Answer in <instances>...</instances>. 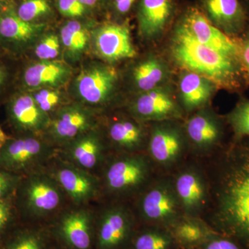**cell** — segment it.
Returning a JSON list of instances; mask_svg holds the SVG:
<instances>
[{"label": "cell", "mask_w": 249, "mask_h": 249, "mask_svg": "<svg viewBox=\"0 0 249 249\" xmlns=\"http://www.w3.org/2000/svg\"><path fill=\"white\" fill-rule=\"evenodd\" d=\"M155 170L144 152L119 153L108 160L101 188L113 197L123 199L139 196L155 178Z\"/></svg>", "instance_id": "3"}, {"label": "cell", "mask_w": 249, "mask_h": 249, "mask_svg": "<svg viewBox=\"0 0 249 249\" xmlns=\"http://www.w3.org/2000/svg\"><path fill=\"white\" fill-rule=\"evenodd\" d=\"M207 159L210 198L201 218L249 249V139H231Z\"/></svg>", "instance_id": "1"}, {"label": "cell", "mask_w": 249, "mask_h": 249, "mask_svg": "<svg viewBox=\"0 0 249 249\" xmlns=\"http://www.w3.org/2000/svg\"><path fill=\"white\" fill-rule=\"evenodd\" d=\"M225 119L202 108L195 111L183 126L190 152L197 158H207L224 145Z\"/></svg>", "instance_id": "7"}, {"label": "cell", "mask_w": 249, "mask_h": 249, "mask_svg": "<svg viewBox=\"0 0 249 249\" xmlns=\"http://www.w3.org/2000/svg\"><path fill=\"white\" fill-rule=\"evenodd\" d=\"M71 69L62 62L42 60L28 67L24 81L32 89L55 88L65 84L71 76Z\"/></svg>", "instance_id": "24"}, {"label": "cell", "mask_w": 249, "mask_h": 249, "mask_svg": "<svg viewBox=\"0 0 249 249\" xmlns=\"http://www.w3.org/2000/svg\"><path fill=\"white\" fill-rule=\"evenodd\" d=\"M85 6H93L96 4L98 0H80Z\"/></svg>", "instance_id": "42"}, {"label": "cell", "mask_w": 249, "mask_h": 249, "mask_svg": "<svg viewBox=\"0 0 249 249\" xmlns=\"http://www.w3.org/2000/svg\"><path fill=\"white\" fill-rule=\"evenodd\" d=\"M88 31L80 22L70 21L60 31V42L70 57L78 58L88 48Z\"/></svg>", "instance_id": "28"}, {"label": "cell", "mask_w": 249, "mask_h": 249, "mask_svg": "<svg viewBox=\"0 0 249 249\" xmlns=\"http://www.w3.org/2000/svg\"><path fill=\"white\" fill-rule=\"evenodd\" d=\"M11 214V206L6 199L0 200V231L9 222Z\"/></svg>", "instance_id": "39"}, {"label": "cell", "mask_w": 249, "mask_h": 249, "mask_svg": "<svg viewBox=\"0 0 249 249\" xmlns=\"http://www.w3.org/2000/svg\"><path fill=\"white\" fill-rule=\"evenodd\" d=\"M5 78V71L1 67H0V86L2 84Z\"/></svg>", "instance_id": "44"}, {"label": "cell", "mask_w": 249, "mask_h": 249, "mask_svg": "<svg viewBox=\"0 0 249 249\" xmlns=\"http://www.w3.org/2000/svg\"><path fill=\"white\" fill-rule=\"evenodd\" d=\"M168 76V67L163 60L156 56L142 60L136 65L132 72L134 87L141 93L160 88Z\"/></svg>", "instance_id": "26"}, {"label": "cell", "mask_w": 249, "mask_h": 249, "mask_svg": "<svg viewBox=\"0 0 249 249\" xmlns=\"http://www.w3.org/2000/svg\"><path fill=\"white\" fill-rule=\"evenodd\" d=\"M32 96L41 110L50 117H52V114L54 115L60 108L63 107L61 106L63 97L61 93L55 88L37 89Z\"/></svg>", "instance_id": "31"}, {"label": "cell", "mask_w": 249, "mask_h": 249, "mask_svg": "<svg viewBox=\"0 0 249 249\" xmlns=\"http://www.w3.org/2000/svg\"><path fill=\"white\" fill-rule=\"evenodd\" d=\"M50 11L47 0H26L19 6L18 16L23 20L31 22Z\"/></svg>", "instance_id": "32"}, {"label": "cell", "mask_w": 249, "mask_h": 249, "mask_svg": "<svg viewBox=\"0 0 249 249\" xmlns=\"http://www.w3.org/2000/svg\"><path fill=\"white\" fill-rule=\"evenodd\" d=\"M224 119L231 129L232 139H249V98H240Z\"/></svg>", "instance_id": "30"}, {"label": "cell", "mask_w": 249, "mask_h": 249, "mask_svg": "<svg viewBox=\"0 0 249 249\" xmlns=\"http://www.w3.org/2000/svg\"><path fill=\"white\" fill-rule=\"evenodd\" d=\"M118 83L113 67L93 63L85 67L75 80L73 88L77 98L92 107L104 106L112 98Z\"/></svg>", "instance_id": "10"}, {"label": "cell", "mask_w": 249, "mask_h": 249, "mask_svg": "<svg viewBox=\"0 0 249 249\" xmlns=\"http://www.w3.org/2000/svg\"><path fill=\"white\" fill-rule=\"evenodd\" d=\"M19 177L4 169L0 170V200L6 199L19 182Z\"/></svg>", "instance_id": "38"}, {"label": "cell", "mask_w": 249, "mask_h": 249, "mask_svg": "<svg viewBox=\"0 0 249 249\" xmlns=\"http://www.w3.org/2000/svg\"><path fill=\"white\" fill-rule=\"evenodd\" d=\"M64 193L53 176L45 173L34 174L24 186V206L33 217H44L60 207Z\"/></svg>", "instance_id": "13"}, {"label": "cell", "mask_w": 249, "mask_h": 249, "mask_svg": "<svg viewBox=\"0 0 249 249\" xmlns=\"http://www.w3.org/2000/svg\"><path fill=\"white\" fill-rule=\"evenodd\" d=\"M53 177L64 193L78 205L95 199L101 188V183L92 174L66 161L58 165Z\"/></svg>", "instance_id": "15"}, {"label": "cell", "mask_w": 249, "mask_h": 249, "mask_svg": "<svg viewBox=\"0 0 249 249\" xmlns=\"http://www.w3.org/2000/svg\"><path fill=\"white\" fill-rule=\"evenodd\" d=\"M173 11V0H141L138 13L141 34L149 40L160 36Z\"/></svg>", "instance_id": "22"}, {"label": "cell", "mask_w": 249, "mask_h": 249, "mask_svg": "<svg viewBox=\"0 0 249 249\" xmlns=\"http://www.w3.org/2000/svg\"><path fill=\"white\" fill-rule=\"evenodd\" d=\"M182 21L198 42L226 55L240 58L235 40L214 26L199 10H188Z\"/></svg>", "instance_id": "17"}, {"label": "cell", "mask_w": 249, "mask_h": 249, "mask_svg": "<svg viewBox=\"0 0 249 249\" xmlns=\"http://www.w3.org/2000/svg\"><path fill=\"white\" fill-rule=\"evenodd\" d=\"M202 4L210 22L232 38L242 35L249 25L242 0H203Z\"/></svg>", "instance_id": "16"}, {"label": "cell", "mask_w": 249, "mask_h": 249, "mask_svg": "<svg viewBox=\"0 0 249 249\" xmlns=\"http://www.w3.org/2000/svg\"><path fill=\"white\" fill-rule=\"evenodd\" d=\"M54 155L53 145L38 137L9 139L0 148V168L10 172L37 168Z\"/></svg>", "instance_id": "8"}, {"label": "cell", "mask_w": 249, "mask_h": 249, "mask_svg": "<svg viewBox=\"0 0 249 249\" xmlns=\"http://www.w3.org/2000/svg\"><path fill=\"white\" fill-rule=\"evenodd\" d=\"M42 26L23 20L18 16L9 15L0 21V34L11 40L26 42L39 33Z\"/></svg>", "instance_id": "29"}, {"label": "cell", "mask_w": 249, "mask_h": 249, "mask_svg": "<svg viewBox=\"0 0 249 249\" xmlns=\"http://www.w3.org/2000/svg\"><path fill=\"white\" fill-rule=\"evenodd\" d=\"M217 87L211 80L186 70L178 81V92L183 111L195 112L205 107Z\"/></svg>", "instance_id": "20"}, {"label": "cell", "mask_w": 249, "mask_h": 249, "mask_svg": "<svg viewBox=\"0 0 249 249\" xmlns=\"http://www.w3.org/2000/svg\"><path fill=\"white\" fill-rule=\"evenodd\" d=\"M185 217H202L209 203V186L203 165L184 162L172 175Z\"/></svg>", "instance_id": "6"}, {"label": "cell", "mask_w": 249, "mask_h": 249, "mask_svg": "<svg viewBox=\"0 0 249 249\" xmlns=\"http://www.w3.org/2000/svg\"><path fill=\"white\" fill-rule=\"evenodd\" d=\"M96 119L89 108L78 104L64 106L51 118L45 134L47 142L64 145L95 128Z\"/></svg>", "instance_id": "11"}, {"label": "cell", "mask_w": 249, "mask_h": 249, "mask_svg": "<svg viewBox=\"0 0 249 249\" xmlns=\"http://www.w3.org/2000/svg\"><path fill=\"white\" fill-rule=\"evenodd\" d=\"M93 46L96 53L109 62L132 58L137 55L128 29L119 24H106L99 28L93 36Z\"/></svg>", "instance_id": "18"}, {"label": "cell", "mask_w": 249, "mask_h": 249, "mask_svg": "<svg viewBox=\"0 0 249 249\" xmlns=\"http://www.w3.org/2000/svg\"><path fill=\"white\" fill-rule=\"evenodd\" d=\"M138 196L137 217L142 225L170 229L184 217L170 174L155 177Z\"/></svg>", "instance_id": "4"}, {"label": "cell", "mask_w": 249, "mask_h": 249, "mask_svg": "<svg viewBox=\"0 0 249 249\" xmlns=\"http://www.w3.org/2000/svg\"><path fill=\"white\" fill-rule=\"evenodd\" d=\"M136 216L127 206L114 204L101 214L96 231L98 249H127L136 229Z\"/></svg>", "instance_id": "9"}, {"label": "cell", "mask_w": 249, "mask_h": 249, "mask_svg": "<svg viewBox=\"0 0 249 249\" xmlns=\"http://www.w3.org/2000/svg\"><path fill=\"white\" fill-rule=\"evenodd\" d=\"M196 249H244L229 236L213 231L204 242Z\"/></svg>", "instance_id": "34"}, {"label": "cell", "mask_w": 249, "mask_h": 249, "mask_svg": "<svg viewBox=\"0 0 249 249\" xmlns=\"http://www.w3.org/2000/svg\"><path fill=\"white\" fill-rule=\"evenodd\" d=\"M91 214L88 210L70 211L62 216L58 231L72 249H89L91 245Z\"/></svg>", "instance_id": "21"}, {"label": "cell", "mask_w": 249, "mask_h": 249, "mask_svg": "<svg viewBox=\"0 0 249 249\" xmlns=\"http://www.w3.org/2000/svg\"><path fill=\"white\" fill-rule=\"evenodd\" d=\"M242 4L245 6L246 11H247V16L249 19V0H242Z\"/></svg>", "instance_id": "43"}, {"label": "cell", "mask_w": 249, "mask_h": 249, "mask_svg": "<svg viewBox=\"0 0 249 249\" xmlns=\"http://www.w3.org/2000/svg\"><path fill=\"white\" fill-rule=\"evenodd\" d=\"M11 115L19 128L34 134L45 133L51 117L36 104L32 94L23 93L14 98L11 105Z\"/></svg>", "instance_id": "23"}, {"label": "cell", "mask_w": 249, "mask_h": 249, "mask_svg": "<svg viewBox=\"0 0 249 249\" xmlns=\"http://www.w3.org/2000/svg\"><path fill=\"white\" fill-rule=\"evenodd\" d=\"M233 39L238 47L239 57L249 84V25L242 35Z\"/></svg>", "instance_id": "35"}, {"label": "cell", "mask_w": 249, "mask_h": 249, "mask_svg": "<svg viewBox=\"0 0 249 249\" xmlns=\"http://www.w3.org/2000/svg\"><path fill=\"white\" fill-rule=\"evenodd\" d=\"M107 135L112 146L119 153H142L146 150V130L135 119H116L107 127Z\"/></svg>", "instance_id": "19"}, {"label": "cell", "mask_w": 249, "mask_h": 249, "mask_svg": "<svg viewBox=\"0 0 249 249\" xmlns=\"http://www.w3.org/2000/svg\"><path fill=\"white\" fill-rule=\"evenodd\" d=\"M172 55L178 66L211 80L229 91H241L248 84L240 58L203 45L193 37L183 21L175 28Z\"/></svg>", "instance_id": "2"}, {"label": "cell", "mask_w": 249, "mask_h": 249, "mask_svg": "<svg viewBox=\"0 0 249 249\" xmlns=\"http://www.w3.org/2000/svg\"><path fill=\"white\" fill-rule=\"evenodd\" d=\"M129 109L139 122L178 121L183 113L171 91L162 86L141 93L131 103Z\"/></svg>", "instance_id": "12"}, {"label": "cell", "mask_w": 249, "mask_h": 249, "mask_svg": "<svg viewBox=\"0 0 249 249\" xmlns=\"http://www.w3.org/2000/svg\"><path fill=\"white\" fill-rule=\"evenodd\" d=\"M42 237L35 232H27L18 237L13 242L10 249H42Z\"/></svg>", "instance_id": "36"}, {"label": "cell", "mask_w": 249, "mask_h": 249, "mask_svg": "<svg viewBox=\"0 0 249 249\" xmlns=\"http://www.w3.org/2000/svg\"><path fill=\"white\" fill-rule=\"evenodd\" d=\"M60 42L57 36L53 34L45 36L36 46V56L45 61L54 60L60 55Z\"/></svg>", "instance_id": "33"}, {"label": "cell", "mask_w": 249, "mask_h": 249, "mask_svg": "<svg viewBox=\"0 0 249 249\" xmlns=\"http://www.w3.org/2000/svg\"><path fill=\"white\" fill-rule=\"evenodd\" d=\"M58 9L63 16L78 18L83 16L85 6L80 0H58Z\"/></svg>", "instance_id": "37"}, {"label": "cell", "mask_w": 249, "mask_h": 249, "mask_svg": "<svg viewBox=\"0 0 249 249\" xmlns=\"http://www.w3.org/2000/svg\"><path fill=\"white\" fill-rule=\"evenodd\" d=\"M9 140V137L5 134L4 131L0 128V148Z\"/></svg>", "instance_id": "41"}, {"label": "cell", "mask_w": 249, "mask_h": 249, "mask_svg": "<svg viewBox=\"0 0 249 249\" xmlns=\"http://www.w3.org/2000/svg\"><path fill=\"white\" fill-rule=\"evenodd\" d=\"M180 249H196L213 231L202 218L183 217L170 228Z\"/></svg>", "instance_id": "25"}, {"label": "cell", "mask_w": 249, "mask_h": 249, "mask_svg": "<svg viewBox=\"0 0 249 249\" xmlns=\"http://www.w3.org/2000/svg\"><path fill=\"white\" fill-rule=\"evenodd\" d=\"M136 0H114V6L118 13L124 14L128 12Z\"/></svg>", "instance_id": "40"}, {"label": "cell", "mask_w": 249, "mask_h": 249, "mask_svg": "<svg viewBox=\"0 0 249 249\" xmlns=\"http://www.w3.org/2000/svg\"><path fill=\"white\" fill-rule=\"evenodd\" d=\"M62 150L65 161L89 173L106 160V144L95 128L62 145Z\"/></svg>", "instance_id": "14"}, {"label": "cell", "mask_w": 249, "mask_h": 249, "mask_svg": "<svg viewBox=\"0 0 249 249\" xmlns=\"http://www.w3.org/2000/svg\"><path fill=\"white\" fill-rule=\"evenodd\" d=\"M127 249H180L170 229L142 225L136 229Z\"/></svg>", "instance_id": "27"}, {"label": "cell", "mask_w": 249, "mask_h": 249, "mask_svg": "<svg viewBox=\"0 0 249 249\" xmlns=\"http://www.w3.org/2000/svg\"><path fill=\"white\" fill-rule=\"evenodd\" d=\"M176 121L155 122L147 138L145 154L156 170L167 175L182 165L190 153L184 129Z\"/></svg>", "instance_id": "5"}]
</instances>
